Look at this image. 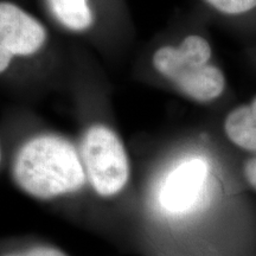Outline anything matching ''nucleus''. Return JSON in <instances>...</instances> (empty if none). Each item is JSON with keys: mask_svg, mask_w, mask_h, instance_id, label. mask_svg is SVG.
I'll return each mask as SVG.
<instances>
[{"mask_svg": "<svg viewBox=\"0 0 256 256\" xmlns=\"http://www.w3.org/2000/svg\"><path fill=\"white\" fill-rule=\"evenodd\" d=\"M12 176L25 194L38 200L72 194L87 180L72 144L54 134H42L25 142L14 159Z\"/></svg>", "mask_w": 256, "mask_h": 256, "instance_id": "nucleus-1", "label": "nucleus"}, {"mask_svg": "<svg viewBox=\"0 0 256 256\" xmlns=\"http://www.w3.org/2000/svg\"><path fill=\"white\" fill-rule=\"evenodd\" d=\"M211 48L203 37L188 36L179 46H162L153 56V66L179 92L200 102L212 101L222 94L226 78L210 64Z\"/></svg>", "mask_w": 256, "mask_h": 256, "instance_id": "nucleus-2", "label": "nucleus"}, {"mask_svg": "<svg viewBox=\"0 0 256 256\" xmlns=\"http://www.w3.org/2000/svg\"><path fill=\"white\" fill-rule=\"evenodd\" d=\"M81 160L92 186L102 197L115 196L128 183V156L120 138L110 127L95 124L84 133Z\"/></svg>", "mask_w": 256, "mask_h": 256, "instance_id": "nucleus-3", "label": "nucleus"}, {"mask_svg": "<svg viewBox=\"0 0 256 256\" xmlns=\"http://www.w3.org/2000/svg\"><path fill=\"white\" fill-rule=\"evenodd\" d=\"M46 30L19 6L0 2V74L14 56H30L43 46Z\"/></svg>", "mask_w": 256, "mask_h": 256, "instance_id": "nucleus-4", "label": "nucleus"}, {"mask_svg": "<svg viewBox=\"0 0 256 256\" xmlns=\"http://www.w3.org/2000/svg\"><path fill=\"white\" fill-rule=\"evenodd\" d=\"M209 174L208 162L191 158L172 170L159 192L160 206L171 214H184L196 206Z\"/></svg>", "mask_w": 256, "mask_h": 256, "instance_id": "nucleus-5", "label": "nucleus"}, {"mask_svg": "<svg viewBox=\"0 0 256 256\" xmlns=\"http://www.w3.org/2000/svg\"><path fill=\"white\" fill-rule=\"evenodd\" d=\"M224 130L236 146L256 153V98L249 104L230 112L224 121Z\"/></svg>", "mask_w": 256, "mask_h": 256, "instance_id": "nucleus-6", "label": "nucleus"}, {"mask_svg": "<svg viewBox=\"0 0 256 256\" xmlns=\"http://www.w3.org/2000/svg\"><path fill=\"white\" fill-rule=\"evenodd\" d=\"M48 8L64 28L84 31L92 26V12L87 0H46Z\"/></svg>", "mask_w": 256, "mask_h": 256, "instance_id": "nucleus-7", "label": "nucleus"}, {"mask_svg": "<svg viewBox=\"0 0 256 256\" xmlns=\"http://www.w3.org/2000/svg\"><path fill=\"white\" fill-rule=\"evenodd\" d=\"M224 14H242L256 8V0H204Z\"/></svg>", "mask_w": 256, "mask_h": 256, "instance_id": "nucleus-8", "label": "nucleus"}, {"mask_svg": "<svg viewBox=\"0 0 256 256\" xmlns=\"http://www.w3.org/2000/svg\"><path fill=\"white\" fill-rule=\"evenodd\" d=\"M4 256H68L60 252V249L48 247V246H36V247H31L26 250L11 252V254H6Z\"/></svg>", "mask_w": 256, "mask_h": 256, "instance_id": "nucleus-9", "label": "nucleus"}, {"mask_svg": "<svg viewBox=\"0 0 256 256\" xmlns=\"http://www.w3.org/2000/svg\"><path fill=\"white\" fill-rule=\"evenodd\" d=\"M243 174H244V178L248 182V184L256 190V158L249 159L246 162Z\"/></svg>", "mask_w": 256, "mask_h": 256, "instance_id": "nucleus-10", "label": "nucleus"}, {"mask_svg": "<svg viewBox=\"0 0 256 256\" xmlns=\"http://www.w3.org/2000/svg\"><path fill=\"white\" fill-rule=\"evenodd\" d=\"M0 162H2V147H0Z\"/></svg>", "mask_w": 256, "mask_h": 256, "instance_id": "nucleus-11", "label": "nucleus"}]
</instances>
